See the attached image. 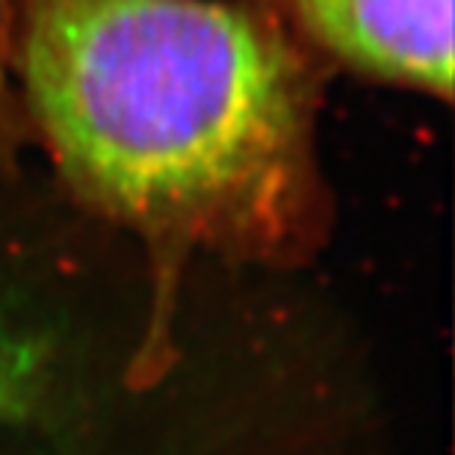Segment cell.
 I'll return each instance as SVG.
<instances>
[{"mask_svg": "<svg viewBox=\"0 0 455 455\" xmlns=\"http://www.w3.org/2000/svg\"><path fill=\"white\" fill-rule=\"evenodd\" d=\"M30 133L80 204L133 231L157 338L193 251L296 267L331 228L316 154L329 66L269 0H9Z\"/></svg>", "mask_w": 455, "mask_h": 455, "instance_id": "6da1fadb", "label": "cell"}, {"mask_svg": "<svg viewBox=\"0 0 455 455\" xmlns=\"http://www.w3.org/2000/svg\"><path fill=\"white\" fill-rule=\"evenodd\" d=\"M329 68L452 101V0H269Z\"/></svg>", "mask_w": 455, "mask_h": 455, "instance_id": "7a4b0ae2", "label": "cell"}, {"mask_svg": "<svg viewBox=\"0 0 455 455\" xmlns=\"http://www.w3.org/2000/svg\"><path fill=\"white\" fill-rule=\"evenodd\" d=\"M27 124L21 95L15 84V24L12 4L0 0V157L12 154L27 140Z\"/></svg>", "mask_w": 455, "mask_h": 455, "instance_id": "3957f363", "label": "cell"}]
</instances>
